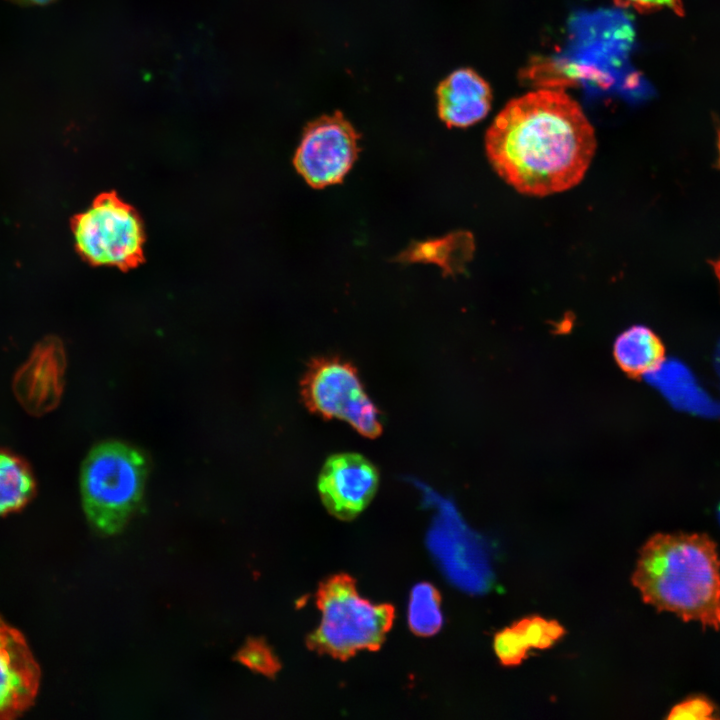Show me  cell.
<instances>
[{
	"instance_id": "1",
	"label": "cell",
	"mask_w": 720,
	"mask_h": 720,
	"mask_svg": "<svg viewBox=\"0 0 720 720\" xmlns=\"http://www.w3.org/2000/svg\"><path fill=\"white\" fill-rule=\"evenodd\" d=\"M596 147L594 128L579 103L555 88L511 99L485 134V152L498 176L533 197L578 185Z\"/></svg>"
},
{
	"instance_id": "2",
	"label": "cell",
	"mask_w": 720,
	"mask_h": 720,
	"mask_svg": "<svg viewBox=\"0 0 720 720\" xmlns=\"http://www.w3.org/2000/svg\"><path fill=\"white\" fill-rule=\"evenodd\" d=\"M632 582L657 610L720 631V559L706 534L652 536L641 548Z\"/></svg>"
},
{
	"instance_id": "3",
	"label": "cell",
	"mask_w": 720,
	"mask_h": 720,
	"mask_svg": "<svg viewBox=\"0 0 720 720\" xmlns=\"http://www.w3.org/2000/svg\"><path fill=\"white\" fill-rule=\"evenodd\" d=\"M148 474L144 454L128 444L106 441L82 463V506L91 525L105 535L120 532L143 496Z\"/></svg>"
},
{
	"instance_id": "4",
	"label": "cell",
	"mask_w": 720,
	"mask_h": 720,
	"mask_svg": "<svg viewBox=\"0 0 720 720\" xmlns=\"http://www.w3.org/2000/svg\"><path fill=\"white\" fill-rule=\"evenodd\" d=\"M321 620L309 641L312 648L335 657L377 648L393 619V610L363 598L347 576H335L318 592Z\"/></svg>"
},
{
	"instance_id": "5",
	"label": "cell",
	"mask_w": 720,
	"mask_h": 720,
	"mask_svg": "<svg viewBox=\"0 0 720 720\" xmlns=\"http://www.w3.org/2000/svg\"><path fill=\"white\" fill-rule=\"evenodd\" d=\"M72 230L77 250L93 265L129 269L143 259L141 219L114 193L97 197L74 218Z\"/></svg>"
},
{
	"instance_id": "6",
	"label": "cell",
	"mask_w": 720,
	"mask_h": 720,
	"mask_svg": "<svg viewBox=\"0 0 720 720\" xmlns=\"http://www.w3.org/2000/svg\"><path fill=\"white\" fill-rule=\"evenodd\" d=\"M306 407L326 419L348 422L357 432L375 438L382 432L380 414L366 394L356 367L338 356L310 361L301 381Z\"/></svg>"
},
{
	"instance_id": "7",
	"label": "cell",
	"mask_w": 720,
	"mask_h": 720,
	"mask_svg": "<svg viewBox=\"0 0 720 720\" xmlns=\"http://www.w3.org/2000/svg\"><path fill=\"white\" fill-rule=\"evenodd\" d=\"M359 139L342 113L322 116L305 127L294 166L314 188L340 183L358 157Z\"/></svg>"
},
{
	"instance_id": "8",
	"label": "cell",
	"mask_w": 720,
	"mask_h": 720,
	"mask_svg": "<svg viewBox=\"0 0 720 720\" xmlns=\"http://www.w3.org/2000/svg\"><path fill=\"white\" fill-rule=\"evenodd\" d=\"M378 483V471L369 460L355 453H340L322 467L318 490L331 514L351 519L369 504Z\"/></svg>"
},
{
	"instance_id": "9",
	"label": "cell",
	"mask_w": 720,
	"mask_h": 720,
	"mask_svg": "<svg viewBox=\"0 0 720 720\" xmlns=\"http://www.w3.org/2000/svg\"><path fill=\"white\" fill-rule=\"evenodd\" d=\"M41 669L24 635L0 616V720L21 716L35 702Z\"/></svg>"
},
{
	"instance_id": "10",
	"label": "cell",
	"mask_w": 720,
	"mask_h": 720,
	"mask_svg": "<svg viewBox=\"0 0 720 720\" xmlns=\"http://www.w3.org/2000/svg\"><path fill=\"white\" fill-rule=\"evenodd\" d=\"M66 367L62 342L46 337L16 372L13 390L18 402L32 415H43L60 401Z\"/></svg>"
},
{
	"instance_id": "11",
	"label": "cell",
	"mask_w": 720,
	"mask_h": 720,
	"mask_svg": "<svg viewBox=\"0 0 720 720\" xmlns=\"http://www.w3.org/2000/svg\"><path fill=\"white\" fill-rule=\"evenodd\" d=\"M437 110L450 128H466L481 121L491 109L492 90L488 82L471 68H460L437 87Z\"/></svg>"
},
{
	"instance_id": "12",
	"label": "cell",
	"mask_w": 720,
	"mask_h": 720,
	"mask_svg": "<svg viewBox=\"0 0 720 720\" xmlns=\"http://www.w3.org/2000/svg\"><path fill=\"white\" fill-rule=\"evenodd\" d=\"M613 354L618 365L632 375L645 376L665 360L661 340L643 325L621 332L614 341Z\"/></svg>"
},
{
	"instance_id": "13",
	"label": "cell",
	"mask_w": 720,
	"mask_h": 720,
	"mask_svg": "<svg viewBox=\"0 0 720 720\" xmlns=\"http://www.w3.org/2000/svg\"><path fill=\"white\" fill-rule=\"evenodd\" d=\"M34 491L35 482L28 466L15 455L0 450V515L24 507Z\"/></svg>"
},
{
	"instance_id": "14",
	"label": "cell",
	"mask_w": 720,
	"mask_h": 720,
	"mask_svg": "<svg viewBox=\"0 0 720 720\" xmlns=\"http://www.w3.org/2000/svg\"><path fill=\"white\" fill-rule=\"evenodd\" d=\"M408 621L411 629L424 636L436 633L442 626L443 616L438 591L428 583L417 584L410 596Z\"/></svg>"
},
{
	"instance_id": "15",
	"label": "cell",
	"mask_w": 720,
	"mask_h": 720,
	"mask_svg": "<svg viewBox=\"0 0 720 720\" xmlns=\"http://www.w3.org/2000/svg\"><path fill=\"white\" fill-rule=\"evenodd\" d=\"M512 627L528 651L531 648L547 649L565 634V629L557 621L540 616L523 618Z\"/></svg>"
},
{
	"instance_id": "16",
	"label": "cell",
	"mask_w": 720,
	"mask_h": 720,
	"mask_svg": "<svg viewBox=\"0 0 720 720\" xmlns=\"http://www.w3.org/2000/svg\"><path fill=\"white\" fill-rule=\"evenodd\" d=\"M234 660L250 670L272 677L279 669V663L264 640L249 638L234 655Z\"/></svg>"
},
{
	"instance_id": "17",
	"label": "cell",
	"mask_w": 720,
	"mask_h": 720,
	"mask_svg": "<svg viewBox=\"0 0 720 720\" xmlns=\"http://www.w3.org/2000/svg\"><path fill=\"white\" fill-rule=\"evenodd\" d=\"M494 650L500 662L505 666L520 664L528 652L512 626L495 635Z\"/></svg>"
},
{
	"instance_id": "18",
	"label": "cell",
	"mask_w": 720,
	"mask_h": 720,
	"mask_svg": "<svg viewBox=\"0 0 720 720\" xmlns=\"http://www.w3.org/2000/svg\"><path fill=\"white\" fill-rule=\"evenodd\" d=\"M711 701L703 696L689 697L674 706L669 712L668 719H714L718 716Z\"/></svg>"
},
{
	"instance_id": "19",
	"label": "cell",
	"mask_w": 720,
	"mask_h": 720,
	"mask_svg": "<svg viewBox=\"0 0 720 720\" xmlns=\"http://www.w3.org/2000/svg\"><path fill=\"white\" fill-rule=\"evenodd\" d=\"M613 2L620 8H629L641 13L667 8L677 15L683 14L681 0H613Z\"/></svg>"
},
{
	"instance_id": "20",
	"label": "cell",
	"mask_w": 720,
	"mask_h": 720,
	"mask_svg": "<svg viewBox=\"0 0 720 720\" xmlns=\"http://www.w3.org/2000/svg\"><path fill=\"white\" fill-rule=\"evenodd\" d=\"M716 138H717V149H718V165L720 168V122L716 121Z\"/></svg>"
},
{
	"instance_id": "21",
	"label": "cell",
	"mask_w": 720,
	"mask_h": 720,
	"mask_svg": "<svg viewBox=\"0 0 720 720\" xmlns=\"http://www.w3.org/2000/svg\"><path fill=\"white\" fill-rule=\"evenodd\" d=\"M711 266H712L714 273L720 283V258L717 260L711 261Z\"/></svg>"
},
{
	"instance_id": "22",
	"label": "cell",
	"mask_w": 720,
	"mask_h": 720,
	"mask_svg": "<svg viewBox=\"0 0 720 720\" xmlns=\"http://www.w3.org/2000/svg\"><path fill=\"white\" fill-rule=\"evenodd\" d=\"M31 2L37 3V4H44L49 2L50 0H29Z\"/></svg>"
},
{
	"instance_id": "23",
	"label": "cell",
	"mask_w": 720,
	"mask_h": 720,
	"mask_svg": "<svg viewBox=\"0 0 720 720\" xmlns=\"http://www.w3.org/2000/svg\"><path fill=\"white\" fill-rule=\"evenodd\" d=\"M719 517H720V507H719Z\"/></svg>"
}]
</instances>
